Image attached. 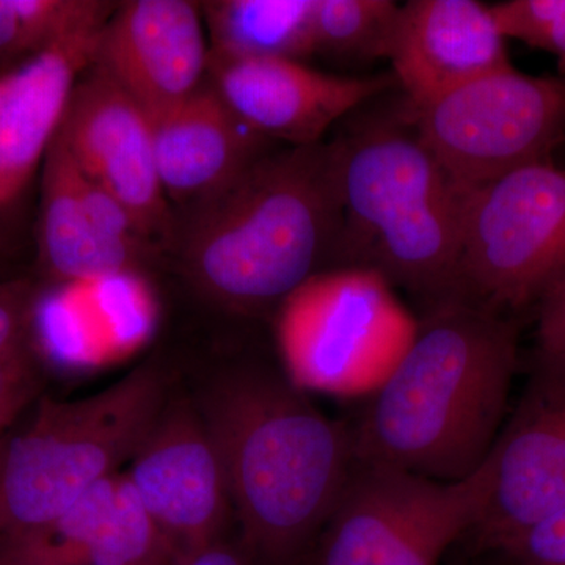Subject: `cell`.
Returning a JSON list of instances; mask_svg holds the SVG:
<instances>
[{"label": "cell", "instance_id": "7a4b0ae2", "mask_svg": "<svg viewBox=\"0 0 565 565\" xmlns=\"http://www.w3.org/2000/svg\"><path fill=\"white\" fill-rule=\"evenodd\" d=\"M375 96L329 141L341 206L333 269L377 274L426 310L460 299L467 192L424 147L403 93Z\"/></svg>", "mask_w": 565, "mask_h": 565}, {"label": "cell", "instance_id": "ac0fdd59", "mask_svg": "<svg viewBox=\"0 0 565 565\" xmlns=\"http://www.w3.org/2000/svg\"><path fill=\"white\" fill-rule=\"evenodd\" d=\"M103 32V31H102ZM102 32L58 41L3 76L0 207L22 191L61 129L71 93L95 62Z\"/></svg>", "mask_w": 565, "mask_h": 565}, {"label": "cell", "instance_id": "4fadbf2b", "mask_svg": "<svg viewBox=\"0 0 565 565\" xmlns=\"http://www.w3.org/2000/svg\"><path fill=\"white\" fill-rule=\"evenodd\" d=\"M207 79L230 109L267 140L311 147L375 96L396 87L393 74L348 77L303 62L210 55Z\"/></svg>", "mask_w": 565, "mask_h": 565}, {"label": "cell", "instance_id": "e0dca14e", "mask_svg": "<svg viewBox=\"0 0 565 565\" xmlns=\"http://www.w3.org/2000/svg\"><path fill=\"white\" fill-rule=\"evenodd\" d=\"M156 166L167 200L193 207L225 191L273 151L207 79L177 109L152 121Z\"/></svg>", "mask_w": 565, "mask_h": 565}, {"label": "cell", "instance_id": "44dd1931", "mask_svg": "<svg viewBox=\"0 0 565 565\" xmlns=\"http://www.w3.org/2000/svg\"><path fill=\"white\" fill-rule=\"evenodd\" d=\"M399 10L393 0H316L315 54L343 63L388 58Z\"/></svg>", "mask_w": 565, "mask_h": 565}, {"label": "cell", "instance_id": "277c9868", "mask_svg": "<svg viewBox=\"0 0 565 565\" xmlns=\"http://www.w3.org/2000/svg\"><path fill=\"white\" fill-rule=\"evenodd\" d=\"M340 230L333 151L321 141L270 151L191 207L178 245L193 285L217 302L256 311L333 269Z\"/></svg>", "mask_w": 565, "mask_h": 565}, {"label": "cell", "instance_id": "cb8c5ba5", "mask_svg": "<svg viewBox=\"0 0 565 565\" xmlns=\"http://www.w3.org/2000/svg\"><path fill=\"white\" fill-rule=\"evenodd\" d=\"M508 565H565V509L501 548Z\"/></svg>", "mask_w": 565, "mask_h": 565}, {"label": "cell", "instance_id": "f1b7e54d", "mask_svg": "<svg viewBox=\"0 0 565 565\" xmlns=\"http://www.w3.org/2000/svg\"><path fill=\"white\" fill-rule=\"evenodd\" d=\"M3 90V77H0V96H2Z\"/></svg>", "mask_w": 565, "mask_h": 565}, {"label": "cell", "instance_id": "52a82bcc", "mask_svg": "<svg viewBox=\"0 0 565 565\" xmlns=\"http://www.w3.org/2000/svg\"><path fill=\"white\" fill-rule=\"evenodd\" d=\"M490 479L489 459L456 482L355 459L323 526L318 565H438L478 525Z\"/></svg>", "mask_w": 565, "mask_h": 565}, {"label": "cell", "instance_id": "83f0119b", "mask_svg": "<svg viewBox=\"0 0 565 565\" xmlns=\"http://www.w3.org/2000/svg\"><path fill=\"white\" fill-rule=\"evenodd\" d=\"M172 565H255V559L244 545L236 546L221 541L181 557Z\"/></svg>", "mask_w": 565, "mask_h": 565}, {"label": "cell", "instance_id": "8992f818", "mask_svg": "<svg viewBox=\"0 0 565 565\" xmlns=\"http://www.w3.org/2000/svg\"><path fill=\"white\" fill-rule=\"evenodd\" d=\"M564 277V169L531 163L467 192L460 299L520 319Z\"/></svg>", "mask_w": 565, "mask_h": 565}, {"label": "cell", "instance_id": "f546056e", "mask_svg": "<svg viewBox=\"0 0 565 565\" xmlns=\"http://www.w3.org/2000/svg\"><path fill=\"white\" fill-rule=\"evenodd\" d=\"M0 565H13V564L2 563V561H0Z\"/></svg>", "mask_w": 565, "mask_h": 565}, {"label": "cell", "instance_id": "9a60e30c", "mask_svg": "<svg viewBox=\"0 0 565 565\" xmlns=\"http://www.w3.org/2000/svg\"><path fill=\"white\" fill-rule=\"evenodd\" d=\"M180 559L125 473H115L50 525L0 542L13 565H172Z\"/></svg>", "mask_w": 565, "mask_h": 565}, {"label": "cell", "instance_id": "3957f363", "mask_svg": "<svg viewBox=\"0 0 565 565\" xmlns=\"http://www.w3.org/2000/svg\"><path fill=\"white\" fill-rule=\"evenodd\" d=\"M200 414L245 550L266 565L291 564L340 497L355 460L352 430L323 415L291 379L262 370L215 382Z\"/></svg>", "mask_w": 565, "mask_h": 565}, {"label": "cell", "instance_id": "30bf717a", "mask_svg": "<svg viewBox=\"0 0 565 565\" xmlns=\"http://www.w3.org/2000/svg\"><path fill=\"white\" fill-rule=\"evenodd\" d=\"M489 463V500L470 535L478 548L498 553L565 509V359L534 351Z\"/></svg>", "mask_w": 565, "mask_h": 565}, {"label": "cell", "instance_id": "7c38bea8", "mask_svg": "<svg viewBox=\"0 0 565 565\" xmlns=\"http://www.w3.org/2000/svg\"><path fill=\"white\" fill-rule=\"evenodd\" d=\"M129 462L125 475L180 559L223 541L232 498L200 411L166 405Z\"/></svg>", "mask_w": 565, "mask_h": 565}, {"label": "cell", "instance_id": "603a6c76", "mask_svg": "<svg viewBox=\"0 0 565 565\" xmlns=\"http://www.w3.org/2000/svg\"><path fill=\"white\" fill-rule=\"evenodd\" d=\"M39 373L25 344L0 359V434L39 393Z\"/></svg>", "mask_w": 565, "mask_h": 565}, {"label": "cell", "instance_id": "ba28073f", "mask_svg": "<svg viewBox=\"0 0 565 565\" xmlns=\"http://www.w3.org/2000/svg\"><path fill=\"white\" fill-rule=\"evenodd\" d=\"M412 111L424 147L460 189L473 191L552 161L565 141V77L530 76L509 66Z\"/></svg>", "mask_w": 565, "mask_h": 565}, {"label": "cell", "instance_id": "7402d4cb", "mask_svg": "<svg viewBox=\"0 0 565 565\" xmlns=\"http://www.w3.org/2000/svg\"><path fill=\"white\" fill-rule=\"evenodd\" d=\"M490 10L505 40L555 55L557 76L565 77V0H508Z\"/></svg>", "mask_w": 565, "mask_h": 565}, {"label": "cell", "instance_id": "d4e9b609", "mask_svg": "<svg viewBox=\"0 0 565 565\" xmlns=\"http://www.w3.org/2000/svg\"><path fill=\"white\" fill-rule=\"evenodd\" d=\"M32 303V288L28 282H0V359L24 344Z\"/></svg>", "mask_w": 565, "mask_h": 565}, {"label": "cell", "instance_id": "9c48e42d", "mask_svg": "<svg viewBox=\"0 0 565 565\" xmlns=\"http://www.w3.org/2000/svg\"><path fill=\"white\" fill-rule=\"evenodd\" d=\"M384 278L364 269L316 274L280 305L278 344L294 384H333L351 370L392 367L415 332Z\"/></svg>", "mask_w": 565, "mask_h": 565}, {"label": "cell", "instance_id": "5bb4252c", "mask_svg": "<svg viewBox=\"0 0 565 565\" xmlns=\"http://www.w3.org/2000/svg\"><path fill=\"white\" fill-rule=\"evenodd\" d=\"M200 3L131 0L104 25L95 65L139 104L151 122L202 87L210 68Z\"/></svg>", "mask_w": 565, "mask_h": 565}, {"label": "cell", "instance_id": "ffe728a7", "mask_svg": "<svg viewBox=\"0 0 565 565\" xmlns=\"http://www.w3.org/2000/svg\"><path fill=\"white\" fill-rule=\"evenodd\" d=\"M200 10L214 54L303 63L315 55L316 0H214Z\"/></svg>", "mask_w": 565, "mask_h": 565}, {"label": "cell", "instance_id": "4316f807", "mask_svg": "<svg viewBox=\"0 0 565 565\" xmlns=\"http://www.w3.org/2000/svg\"><path fill=\"white\" fill-rule=\"evenodd\" d=\"M43 51L21 0H0V62Z\"/></svg>", "mask_w": 565, "mask_h": 565}, {"label": "cell", "instance_id": "2e32d148", "mask_svg": "<svg viewBox=\"0 0 565 565\" xmlns=\"http://www.w3.org/2000/svg\"><path fill=\"white\" fill-rule=\"evenodd\" d=\"M490 6L476 0H411L401 6L388 61L414 109L460 85L512 66Z\"/></svg>", "mask_w": 565, "mask_h": 565}, {"label": "cell", "instance_id": "d6986e66", "mask_svg": "<svg viewBox=\"0 0 565 565\" xmlns=\"http://www.w3.org/2000/svg\"><path fill=\"white\" fill-rule=\"evenodd\" d=\"M81 172L55 136L41 178L40 258L58 281L79 285L136 270L141 248L111 239L81 195Z\"/></svg>", "mask_w": 565, "mask_h": 565}, {"label": "cell", "instance_id": "5b68a950", "mask_svg": "<svg viewBox=\"0 0 565 565\" xmlns=\"http://www.w3.org/2000/svg\"><path fill=\"white\" fill-rule=\"evenodd\" d=\"M166 408L151 364L90 396L44 397L0 446V542L50 525L93 486L131 460Z\"/></svg>", "mask_w": 565, "mask_h": 565}, {"label": "cell", "instance_id": "8fae6325", "mask_svg": "<svg viewBox=\"0 0 565 565\" xmlns=\"http://www.w3.org/2000/svg\"><path fill=\"white\" fill-rule=\"evenodd\" d=\"M58 137L87 180L111 193L145 239H172L173 215L156 166L152 122L106 71H84Z\"/></svg>", "mask_w": 565, "mask_h": 565}, {"label": "cell", "instance_id": "6da1fadb", "mask_svg": "<svg viewBox=\"0 0 565 565\" xmlns=\"http://www.w3.org/2000/svg\"><path fill=\"white\" fill-rule=\"evenodd\" d=\"M519 322L467 299L424 311L352 430L355 459L441 482L476 473L508 419Z\"/></svg>", "mask_w": 565, "mask_h": 565}, {"label": "cell", "instance_id": "484cf974", "mask_svg": "<svg viewBox=\"0 0 565 565\" xmlns=\"http://www.w3.org/2000/svg\"><path fill=\"white\" fill-rule=\"evenodd\" d=\"M535 352L565 359V277L535 308Z\"/></svg>", "mask_w": 565, "mask_h": 565}]
</instances>
